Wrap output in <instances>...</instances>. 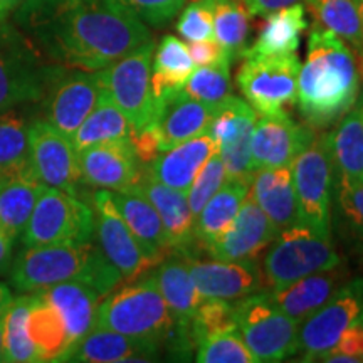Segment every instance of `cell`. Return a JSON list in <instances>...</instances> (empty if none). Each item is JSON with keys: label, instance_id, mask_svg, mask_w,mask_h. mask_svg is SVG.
<instances>
[{"label": "cell", "instance_id": "cell-1", "mask_svg": "<svg viewBox=\"0 0 363 363\" xmlns=\"http://www.w3.org/2000/svg\"><path fill=\"white\" fill-rule=\"evenodd\" d=\"M12 22L54 65L101 71L152 40L120 0H24Z\"/></svg>", "mask_w": 363, "mask_h": 363}, {"label": "cell", "instance_id": "cell-2", "mask_svg": "<svg viewBox=\"0 0 363 363\" xmlns=\"http://www.w3.org/2000/svg\"><path fill=\"white\" fill-rule=\"evenodd\" d=\"M362 78L363 65L350 45L315 22L298 76L296 104L303 121L316 131L337 125L362 94Z\"/></svg>", "mask_w": 363, "mask_h": 363}, {"label": "cell", "instance_id": "cell-3", "mask_svg": "<svg viewBox=\"0 0 363 363\" xmlns=\"http://www.w3.org/2000/svg\"><path fill=\"white\" fill-rule=\"evenodd\" d=\"M11 284L21 293H40L65 281H83L104 298L123 281L99 246L48 244L26 246L12 259Z\"/></svg>", "mask_w": 363, "mask_h": 363}, {"label": "cell", "instance_id": "cell-4", "mask_svg": "<svg viewBox=\"0 0 363 363\" xmlns=\"http://www.w3.org/2000/svg\"><path fill=\"white\" fill-rule=\"evenodd\" d=\"M65 66L54 65L9 19L0 21V113L44 101Z\"/></svg>", "mask_w": 363, "mask_h": 363}, {"label": "cell", "instance_id": "cell-5", "mask_svg": "<svg viewBox=\"0 0 363 363\" xmlns=\"http://www.w3.org/2000/svg\"><path fill=\"white\" fill-rule=\"evenodd\" d=\"M94 326L162 347L174 331L175 320L155 279L148 274L106 294L98 306Z\"/></svg>", "mask_w": 363, "mask_h": 363}, {"label": "cell", "instance_id": "cell-6", "mask_svg": "<svg viewBox=\"0 0 363 363\" xmlns=\"http://www.w3.org/2000/svg\"><path fill=\"white\" fill-rule=\"evenodd\" d=\"M298 224L321 238L331 239V199L335 169L331 160L330 131H318L313 142L291 163Z\"/></svg>", "mask_w": 363, "mask_h": 363}, {"label": "cell", "instance_id": "cell-7", "mask_svg": "<svg viewBox=\"0 0 363 363\" xmlns=\"http://www.w3.org/2000/svg\"><path fill=\"white\" fill-rule=\"evenodd\" d=\"M340 264L342 256L337 252L331 239L321 238L296 222L279 230L271 242L261 269L266 289L272 291L305 276L333 269Z\"/></svg>", "mask_w": 363, "mask_h": 363}, {"label": "cell", "instance_id": "cell-8", "mask_svg": "<svg viewBox=\"0 0 363 363\" xmlns=\"http://www.w3.org/2000/svg\"><path fill=\"white\" fill-rule=\"evenodd\" d=\"M235 318L254 362L276 363L298 353L299 321L278 310L269 291L235 299Z\"/></svg>", "mask_w": 363, "mask_h": 363}, {"label": "cell", "instance_id": "cell-9", "mask_svg": "<svg viewBox=\"0 0 363 363\" xmlns=\"http://www.w3.org/2000/svg\"><path fill=\"white\" fill-rule=\"evenodd\" d=\"M240 65L235 83L246 101L261 116H278L291 113L296 106L299 57L246 56Z\"/></svg>", "mask_w": 363, "mask_h": 363}, {"label": "cell", "instance_id": "cell-10", "mask_svg": "<svg viewBox=\"0 0 363 363\" xmlns=\"http://www.w3.org/2000/svg\"><path fill=\"white\" fill-rule=\"evenodd\" d=\"M94 235V211L78 195L44 185L21 239L24 246L84 244Z\"/></svg>", "mask_w": 363, "mask_h": 363}, {"label": "cell", "instance_id": "cell-11", "mask_svg": "<svg viewBox=\"0 0 363 363\" xmlns=\"http://www.w3.org/2000/svg\"><path fill=\"white\" fill-rule=\"evenodd\" d=\"M153 51L155 43L152 39L98 71L103 89L126 116L131 131L148 126L157 113L158 101L152 88Z\"/></svg>", "mask_w": 363, "mask_h": 363}, {"label": "cell", "instance_id": "cell-12", "mask_svg": "<svg viewBox=\"0 0 363 363\" xmlns=\"http://www.w3.org/2000/svg\"><path fill=\"white\" fill-rule=\"evenodd\" d=\"M362 313L363 278H358L340 286L323 306L301 321L298 331V352L301 353V362H320Z\"/></svg>", "mask_w": 363, "mask_h": 363}, {"label": "cell", "instance_id": "cell-13", "mask_svg": "<svg viewBox=\"0 0 363 363\" xmlns=\"http://www.w3.org/2000/svg\"><path fill=\"white\" fill-rule=\"evenodd\" d=\"M94 233L98 246L125 281H135L157 266L113 202L110 190L99 189L93 197Z\"/></svg>", "mask_w": 363, "mask_h": 363}, {"label": "cell", "instance_id": "cell-14", "mask_svg": "<svg viewBox=\"0 0 363 363\" xmlns=\"http://www.w3.org/2000/svg\"><path fill=\"white\" fill-rule=\"evenodd\" d=\"M29 145L35 179L48 187L78 195L83 179L78 152L69 136L54 128L49 121L35 120L29 125Z\"/></svg>", "mask_w": 363, "mask_h": 363}, {"label": "cell", "instance_id": "cell-15", "mask_svg": "<svg viewBox=\"0 0 363 363\" xmlns=\"http://www.w3.org/2000/svg\"><path fill=\"white\" fill-rule=\"evenodd\" d=\"M101 93L98 71L65 67L44 99L45 121L71 138L96 106Z\"/></svg>", "mask_w": 363, "mask_h": 363}, {"label": "cell", "instance_id": "cell-16", "mask_svg": "<svg viewBox=\"0 0 363 363\" xmlns=\"http://www.w3.org/2000/svg\"><path fill=\"white\" fill-rule=\"evenodd\" d=\"M316 133L305 121L298 123L291 113L261 116L254 125L251 140L254 170L291 167L294 158L313 142Z\"/></svg>", "mask_w": 363, "mask_h": 363}, {"label": "cell", "instance_id": "cell-17", "mask_svg": "<svg viewBox=\"0 0 363 363\" xmlns=\"http://www.w3.org/2000/svg\"><path fill=\"white\" fill-rule=\"evenodd\" d=\"M78 162L83 184L104 190L133 189L143 169L130 136L81 150Z\"/></svg>", "mask_w": 363, "mask_h": 363}, {"label": "cell", "instance_id": "cell-18", "mask_svg": "<svg viewBox=\"0 0 363 363\" xmlns=\"http://www.w3.org/2000/svg\"><path fill=\"white\" fill-rule=\"evenodd\" d=\"M278 234L279 230L247 192L233 224L208 244L206 252L219 261H256Z\"/></svg>", "mask_w": 363, "mask_h": 363}, {"label": "cell", "instance_id": "cell-19", "mask_svg": "<svg viewBox=\"0 0 363 363\" xmlns=\"http://www.w3.org/2000/svg\"><path fill=\"white\" fill-rule=\"evenodd\" d=\"M190 274L203 299H239L266 291L264 276L256 261H203L185 256Z\"/></svg>", "mask_w": 363, "mask_h": 363}, {"label": "cell", "instance_id": "cell-20", "mask_svg": "<svg viewBox=\"0 0 363 363\" xmlns=\"http://www.w3.org/2000/svg\"><path fill=\"white\" fill-rule=\"evenodd\" d=\"M157 101L155 118L150 125L155 130L162 152L208 131L216 104L189 96L184 88L172 91Z\"/></svg>", "mask_w": 363, "mask_h": 363}, {"label": "cell", "instance_id": "cell-21", "mask_svg": "<svg viewBox=\"0 0 363 363\" xmlns=\"http://www.w3.org/2000/svg\"><path fill=\"white\" fill-rule=\"evenodd\" d=\"M136 189L152 202L170 235L174 252L182 256H195L201 249L195 240V216L190 211L187 195L170 189L150 174L147 167L142 169Z\"/></svg>", "mask_w": 363, "mask_h": 363}, {"label": "cell", "instance_id": "cell-22", "mask_svg": "<svg viewBox=\"0 0 363 363\" xmlns=\"http://www.w3.org/2000/svg\"><path fill=\"white\" fill-rule=\"evenodd\" d=\"M216 153H219V145L203 133L160 152L147 163V169L160 184L187 194L195 177Z\"/></svg>", "mask_w": 363, "mask_h": 363}, {"label": "cell", "instance_id": "cell-23", "mask_svg": "<svg viewBox=\"0 0 363 363\" xmlns=\"http://www.w3.org/2000/svg\"><path fill=\"white\" fill-rule=\"evenodd\" d=\"M113 202L123 217L126 224L140 240L145 252L152 257L157 264L165 259L167 256L174 254L170 235L165 225L145 195L138 189L130 190H110Z\"/></svg>", "mask_w": 363, "mask_h": 363}, {"label": "cell", "instance_id": "cell-24", "mask_svg": "<svg viewBox=\"0 0 363 363\" xmlns=\"http://www.w3.org/2000/svg\"><path fill=\"white\" fill-rule=\"evenodd\" d=\"M160 345L126 337L116 331L96 328L79 340L65 362L118 363V362H152L157 360Z\"/></svg>", "mask_w": 363, "mask_h": 363}, {"label": "cell", "instance_id": "cell-25", "mask_svg": "<svg viewBox=\"0 0 363 363\" xmlns=\"http://www.w3.org/2000/svg\"><path fill=\"white\" fill-rule=\"evenodd\" d=\"M152 276L174 316L175 325L190 326L199 306L206 299L195 286L187 257L179 252L170 254L160 264H157V269L152 272Z\"/></svg>", "mask_w": 363, "mask_h": 363}, {"label": "cell", "instance_id": "cell-26", "mask_svg": "<svg viewBox=\"0 0 363 363\" xmlns=\"http://www.w3.org/2000/svg\"><path fill=\"white\" fill-rule=\"evenodd\" d=\"M249 194L278 230L298 222L291 167L259 169L252 177Z\"/></svg>", "mask_w": 363, "mask_h": 363}, {"label": "cell", "instance_id": "cell-27", "mask_svg": "<svg viewBox=\"0 0 363 363\" xmlns=\"http://www.w3.org/2000/svg\"><path fill=\"white\" fill-rule=\"evenodd\" d=\"M340 266L305 276L279 289H272L269 291L271 301L278 310L301 323L318 308L323 306L331 294L340 288V283L345 278V272L340 269Z\"/></svg>", "mask_w": 363, "mask_h": 363}, {"label": "cell", "instance_id": "cell-28", "mask_svg": "<svg viewBox=\"0 0 363 363\" xmlns=\"http://www.w3.org/2000/svg\"><path fill=\"white\" fill-rule=\"evenodd\" d=\"M40 294L62 316L72 347L96 325L98 306L103 296L83 281H65L40 291Z\"/></svg>", "mask_w": 363, "mask_h": 363}, {"label": "cell", "instance_id": "cell-29", "mask_svg": "<svg viewBox=\"0 0 363 363\" xmlns=\"http://www.w3.org/2000/svg\"><path fill=\"white\" fill-rule=\"evenodd\" d=\"M27 333L34 343L39 362H65L72 342L59 311L40 293H33L27 311Z\"/></svg>", "mask_w": 363, "mask_h": 363}, {"label": "cell", "instance_id": "cell-30", "mask_svg": "<svg viewBox=\"0 0 363 363\" xmlns=\"http://www.w3.org/2000/svg\"><path fill=\"white\" fill-rule=\"evenodd\" d=\"M335 179L363 182V93L330 131Z\"/></svg>", "mask_w": 363, "mask_h": 363}, {"label": "cell", "instance_id": "cell-31", "mask_svg": "<svg viewBox=\"0 0 363 363\" xmlns=\"http://www.w3.org/2000/svg\"><path fill=\"white\" fill-rule=\"evenodd\" d=\"M306 29V9L303 4H294V6L272 12L266 16L259 35L252 45H247L242 57L294 54L299 48L301 34Z\"/></svg>", "mask_w": 363, "mask_h": 363}, {"label": "cell", "instance_id": "cell-32", "mask_svg": "<svg viewBox=\"0 0 363 363\" xmlns=\"http://www.w3.org/2000/svg\"><path fill=\"white\" fill-rule=\"evenodd\" d=\"M247 192V185L239 182H225L219 192L206 203L195 219V240L201 251H206L208 244L233 224Z\"/></svg>", "mask_w": 363, "mask_h": 363}, {"label": "cell", "instance_id": "cell-33", "mask_svg": "<svg viewBox=\"0 0 363 363\" xmlns=\"http://www.w3.org/2000/svg\"><path fill=\"white\" fill-rule=\"evenodd\" d=\"M0 179L38 180L30 162L29 125L7 111L0 113Z\"/></svg>", "mask_w": 363, "mask_h": 363}, {"label": "cell", "instance_id": "cell-34", "mask_svg": "<svg viewBox=\"0 0 363 363\" xmlns=\"http://www.w3.org/2000/svg\"><path fill=\"white\" fill-rule=\"evenodd\" d=\"M194 69L195 65L187 44L175 35H165L153 51L152 88L155 98L184 88Z\"/></svg>", "mask_w": 363, "mask_h": 363}, {"label": "cell", "instance_id": "cell-35", "mask_svg": "<svg viewBox=\"0 0 363 363\" xmlns=\"http://www.w3.org/2000/svg\"><path fill=\"white\" fill-rule=\"evenodd\" d=\"M131 133V126L126 116L116 106L110 94L103 89L98 104L93 111L86 116V120L71 136L72 147L76 152L93 147V145L111 142L118 138H128Z\"/></svg>", "mask_w": 363, "mask_h": 363}, {"label": "cell", "instance_id": "cell-36", "mask_svg": "<svg viewBox=\"0 0 363 363\" xmlns=\"http://www.w3.org/2000/svg\"><path fill=\"white\" fill-rule=\"evenodd\" d=\"M316 24L337 34L363 65V26L358 0H305Z\"/></svg>", "mask_w": 363, "mask_h": 363}, {"label": "cell", "instance_id": "cell-37", "mask_svg": "<svg viewBox=\"0 0 363 363\" xmlns=\"http://www.w3.org/2000/svg\"><path fill=\"white\" fill-rule=\"evenodd\" d=\"M43 187L33 179H9L0 184V224L13 239L24 233Z\"/></svg>", "mask_w": 363, "mask_h": 363}, {"label": "cell", "instance_id": "cell-38", "mask_svg": "<svg viewBox=\"0 0 363 363\" xmlns=\"http://www.w3.org/2000/svg\"><path fill=\"white\" fill-rule=\"evenodd\" d=\"M214 39L230 61L242 59L251 34V13L240 0H211Z\"/></svg>", "mask_w": 363, "mask_h": 363}, {"label": "cell", "instance_id": "cell-39", "mask_svg": "<svg viewBox=\"0 0 363 363\" xmlns=\"http://www.w3.org/2000/svg\"><path fill=\"white\" fill-rule=\"evenodd\" d=\"M33 293H22L13 298L6 313V335H4V362L34 363L39 362L34 343L27 333V311H29Z\"/></svg>", "mask_w": 363, "mask_h": 363}, {"label": "cell", "instance_id": "cell-40", "mask_svg": "<svg viewBox=\"0 0 363 363\" xmlns=\"http://www.w3.org/2000/svg\"><path fill=\"white\" fill-rule=\"evenodd\" d=\"M230 61H220L211 66H199L185 81L184 91L199 101L217 104L230 96Z\"/></svg>", "mask_w": 363, "mask_h": 363}, {"label": "cell", "instance_id": "cell-41", "mask_svg": "<svg viewBox=\"0 0 363 363\" xmlns=\"http://www.w3.org/2000/svg\"><path fill=\"white\" fill-rule=\"evenodd\" d=\"M235 330H239L235 318V299H206L190 323L195 348L202 340Z\"/></svg>", "mask_w": 363, "mask_h": 363}, {"label": "cell", "instance_id": "cell-42", "mask_svg": "<svg viewBox=\"0 0 363 363\" xmlns=\"http://www.w3.org/2000/svg\"><path fill=\"white\" fill-rule=\"evenodd\" d=\"M195 360L201 363H254V357L239 330H235L202 340L197 345Z\"/></svg>", "mask_w": 363, "mask_h": 363}, {"label": "cell", "instance_id": "cell-43", "mask_svg": "<svg viewBox=\"0 0 363 363\" xmlns=\"http://www.w3.org/2000/svg\"><path fill=\"white\" fill-rule=\"evenodd\" d=\"M227 182V175H225V167L224 162L219 153H216L214 157L208 160L206 165L202 167L201 172H199L195 180L190 185V189L187 190V202L190 211L197 219V216L201 214V211L206 207V203L211 201L214 195L219 192Z\"/></svg>", "mask_w": 363, "mask_h": 363}, {"label": "cell", "instance_id": "cell-44", "mask_svg": "<svg viewBox=\"0 0 363 363\" xmlns=\"http://www.w3.org/2000/svg\"><path fill=\"white\" fill-rule=\"evenodd\" d=\"M177 33L187 43L214 39L211 0H192L177 22Z\"/></svg>", "mask_w": 363, "mask_h": 363}, {"label": "cell", "instance_id": "cell-45", "mask_svg": "<svg viewBox=\"0 0 363 363\" xmlns=\"http://www.w3.org/2000/svg\"><path fill=\"white\" fill-rule=\"evenodd\" d=\"M140 21L152 27H163L174 19L187 0H120Z\"/></svg>", "mask_w": 363, "mask_h": 363}, {"label": "cell", "instance_id": "cell-46", "mask_svg": "<svg viewBox=\"0 0 363 363\" xmlns=\"http://www.w3.org/2000/svg\"><path fill=\"white\" fill-rule=\"evenodd\" d=\"M335 194L343 216L363 238V182L335 179Z\"/></svg>", "mask_w": 363, "mask_h": 363}, {"label": "cell", "instance_id": "cell-47", "mask_svg": "<svg viewBox=\"0 0 363 363\" xmlns=\"http://www.w3.org/2000/svg\"><path fill=\"white\" fill-rule=\"evenodd\" d=\"M187 48L195 66H211L220 61H230L224 48L216 39L195 40V43H189Z\"/></svg>", "mask_w": 363, "mask_h": 363}, {"label": "cell", "instance_id": "cell-48", "mask_svg": "<svg viewBox=\"0 0 363 363\" xmlns=\"http://www.w3.org/2000/svg\"><path fill=\"white\" fill-rule=\"evenodd\" d=\"M333 352L347 353V355L358 357L363 360V326L360 320H357L350 328L343 331L338 343L331 348Z\"/></svg>", "mask_w": 363, "mask_h": 363}, {"label": "cell", "instance_id": "cell-49", "mask_svg": "<svg viewBox=\"0 0 363 363\" xmlns=\"http://www.w3.org/2000/svg\"><path fill=\"white\" fill-rule=\"evenodd\" d=\"M246 6L249 13L254 17H266L269 13L281 11V9L294 6L301 0H240Z\"/></svg>", "mask_w": 363, "mask_h": 363}, {"label": "cell", "instance_id": "cell-50", "mask_svg": "<svg viewBox=\"0 0 363 363\" xmlns=\"http://www.w3.org/2000/svg\"><path fill=\"white\" fill-rule=\"evenodd\" d=\"M13 240L16 239L9 235L6 230L0 233V274H6L11 269Z\"/></svg>", "mask_w": 363, "mask_h": 363}, {"label": "cell", "instance_id": "cell-51", "mask_svg": "<svg viewBox=\"0 0 363 363\" xmlns=\"http://www.w3.org/2000/svg\"><path fill=\"white\" fill-rule=\"evenodd\" d=\"M24 0H0V21H6Z\"/></svg>", "mask_w": 363, "mask_h": 363}, {"label": "cell", "instance_id": "cell-52", "mask_svg": "<svg viewBox=\"0 0 363 363\" xmlns=\"http://www.w3.org/2000/svg\"><path fill=\"white\" fill-rule=\"evenodd\" d=\"M12 291L9 289V286L0 283V315H4L9 310V306H11L12 303Z\"/></svg>", "mask_w": 363, "mask_h": 363}, {"label": "cell", "instance_id": "cell-53", "mask_svg": "<svg viewBox=\"0 0 363 363\" xmlns=\"http://www.w3.org/2000/svg\"><path fill=\"white\" fill-rule=\"evenodd\" d=\"M6 313H4V315H0V362H4V335H6Z\"/></svg>", "mask_w": 363, "mask_h": 363}, {"label": "cell", "instance_id": "cell-54", "mask_svg": "<svg viewBox=\"0 0 363 363\" xmlns=\"http://www.w3.org/2000/svg\"><path fill=\"white\" fill-rule=\"evenodd\" d=\"M358 11H360V17H362V26H363V0H358Z\"/></svg>", "mask_w": 363, "mask_h": 363}, {"label": "cell", "instance_id": "cell-55", "mask_svg": "<svg viewBox=\"0 0 363 363\" xmlns=\"http://www.w3.org/2000/svg\"><path fill=\"white\" fill-rule=\"evenodd\" d=\"M358 320H360V323H362V326H363V313H362V316L358 318Z\"/></svg>", "mask_w": 363, "mask_h": 363}, {"label": "cell", "instance_id": "cell-56", "mask_svg": "<svg viewBox=\"0 0 363 363\" xmlns=\"http://www.w3.org/2000/svg\"><path fill=\"white\" fill-rule=\"evenodd\" d=\"M2 230H4V227H2V224H0V233H2Z\"/></svg>", "mask_w": 363, "mask_h": 363}, {"label": "cell", "instance_id": "cell-57", "mask_svg": "<svg viewBox=\"0 0 363 363\" xmlns=\"http://www.w3.org/2000/svg\"><path fill=\"white\" fill-rule=\"evenodd\" d=\"M2 182H4V180H2V179H0V184H2Z\"/></svg>", "mask_w": 363, "mask_h": 363}]
</instances>
